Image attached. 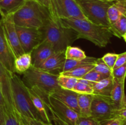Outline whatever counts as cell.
Returning <instances> with one entry per match:
<instances>
[{
  "label": "cell",
  "mask_w": 126,
  "mask_h": 125,
  "mask_svg": "<svg viewBox=\"0 0 126 125\" xmlns=\"http://www.w3.org/2000/svg\"><path fill=\"white\" fill-rule=\"evenodd\" d=\"M66 28L75 31L78 39H84L92 42L100 47H105L110 42L113 36L108 27L97 25L87 19L70 18L60 19Z\"/></svg>",
  "instance_id": "obj_1"
},
{
  "label": "cell",
  "mask_w": 126,
  "mask_h": 125,
  "mask_svg": "<svg viewBox=\"0 0 126 125\" xmlns=\"http://www.w3.org/2000/svg\"><path fill=\"white\" fill-rule=\"evenodd\" d=\"M16 26L41 29L51 17L50 11L33 0L25 3L12 13Z\"/></svg>",
  "instance_id": "obj_2"
},
{
  "label": "cell",
  "mask_w": 126,
  "mask_h": 125,
  "mask_svg": "<svg viewBox=\"0 0 126 125\" xmlns=\"http://www.w3.org/2000/svg\"><path fill=\"white\" fill-rule=\"evenodd\" d=\"M44 39L47 40L55 52L64 51L71 43L78 39L76 32L66 28L58 16H52L41 29Z\"/></svg>",
  "instance_id": "obj_3"
},
{
  "label": "cell",
  "mask_w": 126,
  "mask_h": 125,
  "mask_svg": "<svg viewBox=\"0 0 126 125\" xmlns=\"http://www.w3.org/2000/svg\"><path fill=\"white\" fill-rule=\"evenodd\" d=\"M11 85L15 106L20 115L42 120L33 105L28 88L16 74L11 76Z\"/></svg>",
  "instance_id": "obj_4"
},
{
  "label": "cell",
  "mask_w": 126,
  "mask_h": 125,
  "mask_svg": "<svg viewBox=\"0 0 126 125\" xmlns=\"http://www.w3.org/2000/svg\"><path fill=\"white\" fill-rule=\"evenodd\" d=\"M59 74L50 73L32 66L23 74L22 81L28 88L33 87L46 94H51L60 88L58 84Z\"/></svg>",
  "instance_id": "obj_5"
},
{
  "label": "cell",
  "mask_w": 126,
  "mask_h": 125,
  "mask_svg": "<svg viewBox=\"0 0 126 125\" xmlns=\"http://www.w3.org/2000/svg\"><path fill=\"white\" fill-rule=\"evenodd\" d=\"M87 19L97 25L110 28L107 18V11L115 1L102 0H75Z\"/></svg>",
  "instance_id": "obj_6"
},
{
  "label": "cell",
  "mask_w": 126,
  "mask_h": 125,
  "mask_svg": "<svg viewBox=\"0 0 126 125\" xmlns=\"http://www.w3.org/2000/svg\"><path fill=\"white\" fill-rule=\"evenodd\" d=\"M44 101L50 119L56 125H76L79 114L50 95H46Z\"/></svg>",
  "instance_id": "obj_7"
},
{
  "label": "cell",
  "mask_w": 126,
  "mask_h": 125,
  "mask_svg": "<svg viewBox=\"0 0 126 125\" xmlns=\"http://www.w3.org/2000/svg\"><path fill=\"white\" fill-rule=\"evenodd\" d=\"M0 28L2 29L5 39L9 45L15 58L24 53L18 39L16 26L13 20L12 13L4 14L1 16Z\"/></svg>",
  "instance_id": "obj_8"
},
{
  "label": "cell",
  "mask_w": 126,
  "mask_h": 125,
  "mask_svg": "<svg viewBox=\"0 0 126 125\" xmlns=\"http://www.w3.org/2000/svg\"><path fill=\"white\" fill-rule=\"evenodd\" d=\"M118 110L110 97L94 94L91 105V116L92 118L100 121L114 118Z\"/></svg>",
  "instance_id": "obj_9"
},
{
  "label": "cell",
  "mask_w": 126,
  "mask_h": 125,
  "mask_svg": "<svg viewBox=\"0 0 126 125\" xmlns=\"http://www.w3.org/2000/svg\"><path fill=\"white\" fill-rule=\"evenodd\" d=\"M16 30L24 53H31L44 40L41 29L16 26Z\"/></svg>",
  "instance_id": "obj_10"
},
{
  "label": "cell",
  "mask_w": 126,
  "mask_h": 125,
  "mask_svg": "<svg viewBox=\"0 0 126 125\" xmlns=\"http://www.w3.org/2000/svg\"><path fill=\"white\" fill-rule=\"evenodd\" d=\"M52 2L60 19H87L75 0H52Z\"/></svg>",
  "instance_id": "obj_11"
},
{
  "label": "cell",
  "mask_w": 126,
  "mask_h": 125,
  "mask_svg": "<svg viewBox=\"0 0 126 125\" xmlns=\"http://www.w3.org/2000/svg\"><path fill=\"white\" fill-rule=\"evenodd\" d=\"M11 74L2 66L0 62V90L6 100V109L9 111L18 113L15 106L11 85Z\"/></svg>",
  "instance_id": "obj_12"
},
{
  "label": "cell",
  "mask_w": 126,
  "mask_h": 125,
  "mask_svg": "<svg viewBox=\"0 0 126 125\" xmlns=\"http://www.w3.org/2000/svg\"><path fill=\"white\" fill-rule=\"evenodd\" d=\"M15 56L0 28V62L10 73L16 74L14 66Z\"/></svg>",
  "instance_id": "obj_13"
},
{
  "label": "cell",
  "mask_w": 126,
  "mask_h": 125,
  "mask_svg": "<svg viewBox=\"0 0 126 125\" xmlns=\"http://www.w3.org/2000/svg\"><path fill=\"white\" fill-rule=\"evenodd\" d=\"M55 52L52 45L47 40L44 39V40L37 45L31 52L32 66L38 68Z\"/></svg>",
  "instance_id": "obj_14"
},
{
  "label": "cell",
  "mask_w": 126,
  "mask_h": 125,
  "mask_svg": "<svg viewBox=\"0 0 126 125\" xmlns=\"http://www.w3.org/2000/svg\"><path fill=\"white\" fill-rule=\"evenodd\" d=\"M49 95L56 98L65 105L79 114L78 102L79 94L78 93L73 90L59 88Z\"/></svg>",
  "instance_id": "obj_15"
},
{
  "label": "cell",
  "mask_w": 126,
  "mask_h": 125,
  "mask_svg": "<svg viewBox=\"0 0 126 125\" xmlns=\"http://www.w3.org/2000/svg\"><path fill=\"white\" fill-rule=\"evenodd\" d=\"M65 50L55 52L38 68L50 73L57 71L58 74H60L65 63Z\"/></svg>",
  "instance_id": "obj_16"
},
{
  "label": "cell",
  "mask_w": 126,
  "mask_h": 125,
  "mask_svg": "<svg viewBox=\"0 0 126 125\" xmlns=\"http://www.w3.org/2000/svg\"><path fill=\"white\" fill-rule=\"evenodd\" d=\"M126 79H118L113 78V85L110 98L118 109L123 107L126 99L124 91Z\"/></svg>",
  "instance_id": "obj_17"
},
{
  "label": "cell",
  "mask_w": 126,
  "mask_h": 125,
  "mask_svg": "<svg viewBox=\"0 0 126 125\" xmlns=\"http://www.w3.org/2000/svg\"><path fill=\"white\" fill-rule=\"evenodd\" d=\"M113 85V77L110 76L98 82H92L94 94L110 97Z\"/></svg>",
  "instance_id": "obj_18"
},
{
  "label": "cell",
  "mask_w": 126,
  "mask_h": 125,
  "mask_svg": "<svg viewBox=\"0 0 126 125\" xmlns=\"http://www.w3.org/2000/svg\"><path fill=\"white\" fill-rule=\"evenodd\" d=\"M126 9V1H115L113 4L110 6L107 11V18L110 26L116 22L121 13Z\"/></svg>",
  "instance_id": "obj_19"
},
{
  "label": "cell",
  "mask_w": 126,
  "mask_h": 125,
  "mask_svg": "<svg viewBox=\"0 0 126 125\" xmlns=\"http://www.w3.org/2000/svg\"><path fill=\"white\" fill-rule=\"evenodd\" d=\"M93 97L94 94H79L78 102L81 116L91 117V105Z\"/></svg>",
  "instance_id": "obj_20"
},
{
  "label": "cell",
  "mask_w": 126,
  "mask_h": 125,
  "mask_svg": "<svg viewBox=\"0 0 126 125\" xmlns=\"http://www.w3.org/2000/svg\"><path fill=\"white\" fill-rule=\"evenodd\" d=\"M32 66L31 53H24L15 59L14 66L16 73L23 74Z\"/></svg>",
  "instance_id": "obj_21"
},
{
  "label": "cell",
  "mask_w": 126,
  "mask_h": 125,
  "mask_svg": "<svg viewBox=\"0 0 126 125\" xmlns=\"http://www.w3.org/2000/svg\"><path fill=\"white\" fill-rule=\"evenodd\" d=\"M27 0H2L0 2V14L13 13L19 9Z\"/></svg>",
  "instance_id": "obj_22"
},
{
  "label": "cell",
  "mask_w": 126,
  "mask_h": 125,
  "mask_svg": "<svg viewBox=\"0 0 126 125\" xmlns=\"http://www.w3.org/2000/svg\"><path fill=\"white\" fill-rule=\"evenodd\" d=\"M109 28L113 36L119 38H123L124 34L126 33V9L121 13L116 22L111 25Z\"/></svg>",
  "instance_id": "obj_23"
},
{
  "label": "cell",
  "mask_w": 126,
  "mask_h": 125,
  "mask_svg": "<svg viewBox=\"0 0 126 125\" xmlns=\"http://www.w3.org/2000/svg\"><path fill=\"white\" fill-rule=\"evenodd\" d=\"M97 59L96 58L91 57V56H87L86 58L82 60H72L66 59L60 73L81 66L95 64Z\"/></svg>",
  "instance_id": "obj_24"
},
{
  "label": "cell",
  "mask_w": 126,
  "mask_h": 125,
  "mask_svg": "<svg viewBox=\"0 0 126 125\" xmlns=\"http://www.w3.org/2000/svg\"><path fill=\"white\" fill-rule=\"evenodd\" d=\"M94 64L81 66H79V67H75V68L69 70V71L62 72V73H60L59 74L70 76V77H74V78H76L77 79H81L87 72H89L91 69L94 68Z\"/></svg>",
  "instance_id": "obj_25"
},
{
  "label": "cell",
  "mask_w": 126,
  "mask_h": 125,
  "mask_svg": "<svg viewBox=\"0 0 126 125\" xmlns=\"http://www.w3.org/2000/svg\"><path fill=\"white\" fill-rule=\"evenodd\" d=\"M87 57L84 51L76 47L69 45L65 49L66 59L72 60H82Z\"/></svg>",
  "instance_id": "obj_26"
},
{
  "label": "cell",
  "mask_w": 126,
  "mask_h": 125,
  "mask_svg": "<svg viewBox=\"0 0 126 125\" xmlns=\"http://www.w3.org/2000/svg\"><path fill=\"white\" fill-rule=\"evenodd\" d=\"M92 82L84 79H78L72 90L78 94H94Z\"/></svg>",
  "instance_id": "obj_27"
},
{
  "label": "cell",
  "mask_w": 126,
  "mask_h": 125,
  "mask_svg": "<svg viewBox=\"0 0 126 125\" xmlns=\"http://www.w3.org/2000/svg\"><path fill=\"white\" fill-rule=\"evenodd\" d=\"M5 125H22L19 113L9 111L3 107Z\"/></svg>",
  "instance_id": "obj_28"
},
{
  "label": "cell",
  "mask_w": 126,
  "mask_h": 125,
  "mask_svg": "<svg viewBox=\"0 0 126 125\" xmlns=\"http://www.w3.org/2000/svg\"><path fill=\"white\" fill-rule=\"evenodd\" d=\"M58 84L61 88L72 90L75 85L78 81V79L70 76L59 74L58 77Z\"/></svg>",
  "instance_id": "obj_29"
},
{
  "label": "cell",
  "mask_w": 126,
  "mask_h": 125,
  "mask_svg": "<svg viewBox=\"0 0 126 125\" xmlns=\"http://www.w3.org/2000/svg\"><path fill=\"white\" fill-rule=\"evenodd\" d=\"M94 69L99 73L108 77L112 75V70L103 62L102 58L97 59L94 64Z\"/></svg>",
  "instance_id": "obj_30"
},
{
  "label": "cell",
  "mask_w": 126,
  "mask_h": 125,
  "mask_svg": "<svg viewBox=\"0 0 126 125\" xmlns=\"http://www.w3.org/2000/svg\"><path fill=\"white\" fill-rule=\"evenodd\" d=\"M108 77L99 73L98 72L96 71L94 69H92L89 72H87L82 78L81 79L86 80L92 82H98L104 78H107Z\"/></svg>",
  "instance_id": "obj_31"
},
{
  "label": "cell",
  "mask_w": 126,
  "mask_h": 125,
  "mask_svg": "<svg viewBox=\"0 0 126 125\" xmlns=\"http://www.w3.org/2000/svg\"><path fill=\"white\" fill-rule=\"evenodd\" d=\"M22 125H52L51 123H47L40 120L31 118L20 115Z\"/></svg>",
  "instance_id": "obj_32"
},
{
  "label": "cell",
  "mask_w": 126,
  "mask_h": 125,
  "mask_svg": "<svg viewBox=\"0 0 126 125\" xmlns=\"http://www.w3.org/2000/svg\"><path fill=\"white\" fill-rule=\"evenodd\" d=\"M118 54L112 53H108L105 54L103 57L102 58L103 62L110 67L111 70L113 69L114 66L115 65L116 61L117 58H118Z\"/></svg>",
  "instance_id": "obj_33"
},
{
  "label": "cell",
  "mask_w": 126,
  "mask_h": 125,
  "mask_svg": "<svg viewBox=\"0 0 126 125\" xmlns=\"http://www.w3.org/2000/svg\"><path fill=\"white\" fill-rule=\"evenodd\" d=\"M112 76L113 78L118 79H126V63L112 70Z\"/></svg>",
  "instance_id": "obj_34"
},
{
  "label": "cell",
  "mask_w": 126,
  "mask_h": 125,
  "mask_svg": "<svg viewBox=\"0 0 126 125\" xmlns=\"http://www.w3.org/2000/svg\"><path fill=\"white\" fill-rule=\"evenodd\" d=\"M76 125H100V122L92 117L79 116L76 121Z\"/></svg>",
  "instance_id": "obj_35"
},
{
  "label": "cell",
  "mask_w": 126,
  "mask_h": 125,
  "mask_svg": "<svg viewBox=\"0 0 126 125\" xmlns=\"http://www.w3.org/2000/svg\"><path fill=\"white\" fill-rule=\"evenodd\" d=\"M33 1H35V2L39 3V4L42 5V6L47 8L50 11L52 16H54V17L58 16L56 13V11H55V8H54L52 0H33Z\"/></svg>",
  "instance_id": "obj_36"
},
{
  "label": "cell",
  "mask_w": 126,
  "mask_h": 125,
  "mask_svg": "<svg viewBox=\"0 0 126 125\" xmlns=\"http://www.w3.org/2000/svg\"><path fill=\"white\" fill-rule=\"evenodd\" d=\"M126 122L119 118L114 117L100 122V125H125Z\"/></svg>",
  "instance_id": "obj_37"
},
{
  "label": "cell",
  "mask_w": 126,
  "mask_h": 125,
  "mask_svg": "<svg viewBox=\"0 0 126 125\" xmlns=\"http://www.w3.org/2000/svg\"><path fill=\"white\" fill-rule=\"evenodd\" d=\"M126 63V51L122 53L118 54V58H117L116 61L115 65L114 66V69L117 68L122 65Z\"/></svg>",
  "instance_id": "obj_38"
},
{
  "label": "cell",
  "mask_w": 126,
  "mask_h": 125,
  "mask_svg": "<svg viewBox=\"0 0 126 125\" xmlns=\"http://www.w3.org/2000/svg\"><path fill=\"white\" fill-rule=\"evenodd\" d=\"M114 117L119 118L126 122V107L118 109L115 112Z\"/></svg>",
  "instance_id": "obj_39"
},
{
  "label": "cell",
  "mask_w": 126,
  "mask_h": 125,
  "mask_svg": "<svg viewBox=\"0 0 126 125\" xmlns=\"http://www.w3.org/2000/svg\"><path fill=\"white\" fill-rule=\"evenodd\" d=\"M0 125H5L4 118L3 107L0 105Z\"/></svg>",
  "instance_id": "obj_40"
},
{
  "label": "cell",
  "mask_w": 126,
  "mask_h": 125,
  "mask_svg": "<svg viewBox=\"0 0 126 125\" xmlns=\"http://www.w3.org/2000/svg\"><path fill=\"white\" fill-rule=\"evenodd\" d=\"M0 105L2 107H6V100H5L4 98L3 95H2V93H1V90H0Z\"/></svg>",
  "instance_id": "obj_41"
},
{
  "label": "cell",
  "mask_w": 126,
  "mask_h": 125,
  "mask_svg": "<svg viewBox=\"0 0 126 125\" xmlns=\"http://www.w3.org/2000/svg\"><path fill=\"white\" fill-rule=\"evenodd\" d=\"M123 39H124V40H125L126 42V33L124 34V36H123Z\"/></svg>",
  "instance_id": "obj_42"
},
{
  "label": "cell",
  "mask_w": 126,
  "mask_h": 125,
  "mask_svg": "<svg viewBox=\"0 0 126 125\" xmlns=\"http://www.w3.org/2000/svg\"><path fill=\"white\" fill-rule=\"evenodd\" d=\"M102 1H113V0H102Z\"/></svg>",
  "instance_id": "obj_43"
},
{
  "label": "cell",
  "mask_w": 126,
  "mask_h": 125,
  "mask_svg": "<svg viewBox=\"0 0 126 125\" xmlns=\"http://www.w3.org/2000/svg\"><path fill=\"white\" fill-rule=\"evenodd\" d=\"M124 107H126V100H125V102H124Z\"/></svg>",
  "instance_id": "obj_44"
},
{
  "label": "cell",
  "mask_w": 126,
  "mask_h": 125,
  "mask_svg": "<svg viewBox=\"0 0 126 125\" xmlns=\"http://www.w3.org/2000/svg\"><path fill=\"white\" fill-rule=\"evenodd\" d=\"M113 1H126V0H113Z\"/></svg>",
  "instance_id": "obj_45"
},
{
  "label": "cell",
  "mask_w": 126,
  "mask_h": 125,
  "mask_svg": "<svg viewBox=\"0 0 126 125\" xmlns=\"http://www.w3.org/2000/svg\"><path fill=\"white\" fill-rule=\"evenodd\" d=\"M2 1V0H0V2H1V1Z\"/></svg>",
  "instance_id": "obj_46"
},
{
  "label": "cell",
  "mask_w": 126,
  "mask_h": 125,
  "mask_svg": "<svg viewBox=\"0 0 126 125\" xmlns=\"http://www.w3.org/2000/svg\"></svg>",
  "instance_id": "obj_47"
}]
</instances>
